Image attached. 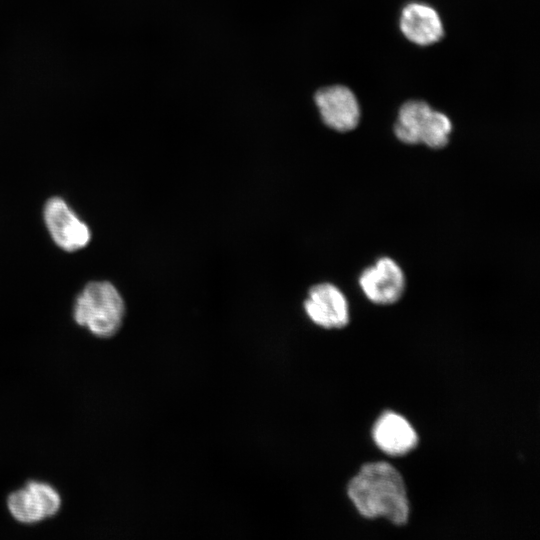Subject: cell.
I'll return each instance as SVG.
<instances>
[{
  "mask_svg": "<svg viewBox=\"0 0 540 540\" xmlns=\"http://www.w3.org/2000/svg\"><path fill=\"white\" fill-rule=\"evenodd\" d=\"M433 109L422 100H409L398 111L394 133L405 144L423 143Z\"/></svg>",
  "mask_w": 540,
  "mask_h": 540,
  "instance_id": "obj_10",
  "label": "cell"
},
{
  "mask_svg": "<svg viewBox=\"0 0 540 540\" xmlns=\"http://www.w3.org/2000/svg\"><path fill=\"white\" fill-rule=\"evenodd\" d=\"M348 496L365 518L384 517L403 525L409 517V502L401 474L386 462L364 465L348 485Z\"/></svg>",
  "mask_w": 540,
  "mask_h": 540,
  "instance_id": "obj_1",
  "label": "cell"
},
{
  "mask_svg": "<svg viewBox=\"0 0 540 540\" xmlns=\"http://www.w3.org/2000/svg\"><path fill=\"white\" fill-rule=\"evenodd\" d=\"M6 503L16 521L36 524L59 512L61 497L52 485L31 480L23 488L10 493Z\"/></svg>",
  "mask_w": 540,
  "mask_h": 540,
  "instance_id": "obj_3",
  "label": "cell"
},
{
  "mask_svg": "<svg viewBox=\"0 0 540 540\" xmlns=\"http://www.w3.org/2000/svg\"><path fill=\"white\" fill-rule=\"evenodd\" d=\"M359 286L368 300L378 305L397 302L405 290V275L391 258H379L374 265L362 271Z\"/></svg>",
  "mask_w": 540,
  "mask_h": 540,
  "instance_id": "obj_4",
  "label": "cell"
},
{
  "mask_svg": "<svg viewBox=\"0 0 540 540\" xmlns=\"http://www.w3.org/2000/svg\"><path fill=\"white\" fill-rule=\"evenodd\" d=\"M373 439L386 454L404 455L413 450L418 443V436L412 425L401 415L386 412L373 427Z\"/></svg>",
  "mask_w": 540,
  "mask_h": 540,
  "instance_id": "obj_9",
  "label": "cell"
},
{
  "mask_svg": "<svg viewBox=\"0 0 540 540\" xmlns=\"http://www.w3.org/2000/svg\"><path fill=\"white\" fill-rule=\"evenodd\" d=\"M124 312L123 299L111 283L91 282L78 295L73 316L95 336L108 338L121 327Z\"/></svg>",
  "mask_w": 540,
  "mask_h": 540,
  "instance_id": "obj_2",
  "label": "cell"
},
{
  "mask_svg": "<svg viewBox=\"0 0 540 540\" xmlns=\"http://www.w3.org/2000/svg\"><path fill=\"white\" fill-rule=\"evenodd\" d=\"M451 132L450 119L444 113L434 110L423 144L432 149L444 148L449 142Z\"/></svg>",
  "mask_w": 540,
  "mask_h": 540,
  "instance_id": "obj_11",
  "label": "cell"
},
{
  "mask_svg": "<svg viewBox=\"0 0 540 540\" xmlns=\"http://www.w3.org/2000/svg\"><path fill=\"white\" fill-rule=\"evenodd\" d=\"M308 317L315 324L327 328H342L349 322V305L342 291L331 283H320L310 288L304 302Z\"/></svg>",
  "mask_w": 540,
  "mask_h": 540,
  "instance_id": "obj_6",
  "label": "cell"
},
{
  "mask_svg": "<svg viewBox=\"0 0 540 540\" xmlns=\"http://www.w3.org/2000/svg\"><path fill=\"white\" fill-rule=\"evenodd\" d=\"M44 217L53 240L62 249L75 251L89 242L88 227L61 198L53 197L47 201Z\"/></svg>",
  "mask_w": 540,
  "mask_h": 540,
  "instance_id": "obj_7",
  "label": "cell"
},
{
  "mask_svg": "<svg viewBox=\"0 0 540 540\" xmlns=\"http://www.w3.org/2000/svg\"><path fill=\"white\" fill-rule=\"evenodd\" d=\"M399 25L403 35L420 46L434 44L444 35L439 14L434 8L424 3L407 4L401 12Z\"/></svg>",
  "mask_w": 540,
  "mask_h": 540,
  "instance_id": "obj_8",
  "label": "cell"
},
{
  "mask_svg": "<svg viewBox=\"0 0 540 540\" xmlns=\"http://www.w3.org/2000/svg\"><path fill=\"white\" fill-rule=\"evenodd\" d=\"M315 102L324 123L338 132L355 129L360 119V107L354 93L335 85L316 92Z\"/></svg>",
  "mask_w": 540,
  "mask_h": 540,
  "instance_id": "obj_5",
  "label": "cell"
}]
</instances>
